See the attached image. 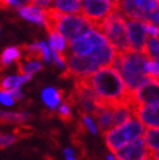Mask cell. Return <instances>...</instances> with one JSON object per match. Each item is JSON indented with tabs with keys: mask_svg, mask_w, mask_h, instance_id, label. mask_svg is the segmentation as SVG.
<instances>
[{
	"mask_svg": "<svg viewBox=\"0 0 159 160\" xmlns=\"http://www.w3.org/2000/svg\"><path fill=\"white\" fill-rule=\"evenodd\" d=\"M0 31H2V29H0Z\"/></svg>",
	"mask_w": 159,
	"mask_h": 160,
	"instance_id": "39",
	"label": "cell"
},
{
	"mask_svg": "<svg viewBox=\"0 0 159 160\" xmlns=\"http://www.w3.org/2000/svg\"><path fill=\"white\" fill-rule=\"evenodd\" d=\"M17 141H18V138L16 137L13 133L9 134V133H2L0 132V150L9 147L11 145H14Z\"/></svg>",
	"mask_w": 159,
	"mask_h": 160,
	"instance_id": "27",
	"label": "cell"
},
{
	"mask_svg": "<svg viewBox=\"0 0 159 160\" xmlns=\"http://www.w3.org/2000/svg\"><path fill=\"white\" fill-rule=\"evenodd\" d=\"M132 92V109L137 104L158 106L159 104V79L150 78Z\"/></svg>",
	"mask_w": 159,
	"mask_h": 160,
	"instance_id": "9",
	"label": "cell"
},
{
	"mask_svg": "<svg viewBox=\"0 0 159 160\" xmlns=\"http://www.w3.org/2000/svg\"><path fill=\"white\" fill-rule=\"evenodd\" d=\"M58 116L63 122L70 124L73 121V116H72V103H70L67 98L65 100L60 103V106L58 108Z\"/></svg>",
	"mask_w": 159,
	"mask_h": 160,
	"instance_id": "25",
	"label": "cell"
},
{
	"mask_svg": "<svg viewBox=\"0 0 159 160\" xmlns=\"http://www.w3.org/2000/svg\"><path fill=\"white\" fill-rule=\"evenodd\" d=\"M22 50V56L23 59H34V60H44V61H50V56L51 51L44 42H37L33 44H22L21 46Z\"/></svg>",
	"mask_w": 159,
	"mask_h": 160,
	"instance_id": "13",
	"label": "cell"
},
{
	"mask_svg": "<svg viewBox=\"0 0 159 160\" xmlns=\"http://www.w3.org/2000/svg\"><path fill=\"white\" fill-rule=\"evenodd\" d=\"M94 91L100 99V107L115 108L119 104H128L132 108V94L123 76L114 65L99 68L87 77Z\"/></svg>",
	"mask_w": 159,
	"mask_h": 160,
	"instance_id": "1",
	"label": "cell"
},
{
	"mask_svg": "<svg viewBox=\"0 0 159 160\" xmlns=\"http://www.w3.org/2000/svg\"><path fill=\"white\" fill-rule=\"evenodd\" d=\"M98 30H100L107 37L108 42L115 47L117 52H126L132 50L126 21L124 18V14L119 9L111 13L99 25Z\"/></svg>",
	"mask_w": 159,
	"mask_h": 160,
	"instance_id": "3",
	"label": "cell"
},
{
	"mask_svg": "<svg viewBox=\"0 0 159 160\" xmlns=\"http://www.w3.org/2000/svg\"><path fill=\"white\" fill-rule=\"evenodd\" d=\"M63 95H64L63 90L54 89V87H46V89H43V91H42V100L51 111H54L56 107L60 106Z\"/></svg>",
	"mask_w": 159,
	"mask_h": 160,
	"instance_id": "19",
	"label": "cell"
},
{
	"mask_svg": "<svg viewBox=\"0 0 159 160\" xmlns=\"http://www.w3.org/2000/svg\"><path fill=\"white\" fill-rule=\"evenodd\" d=\"M133 115L149 128H159V104L147 106L137 104L133 108Z\"/></svg>",
	"mask_w": 159,
	"mask_h": 160,
	"instance_id": "12",
	"label": "cell"
},
{
	"mask_svg": "<svg viewBox=\"0 0 159 160\" xmlns=\"http://www.w3.org/2000/svg\"><path fill=\"white\" fill-rule=\"evenodd\" d=\"M33 133H34L33 128L28 126V125H20V126H16L14 129H13V134H14L18 139L31 137V134H33Z\"/></svg>",
	"mask_w": 159,
	"mask_h": 160,
	"instance_id": "28",
	"label": "cell"
},
{
	"mask_svg": "<svg viewBox=\"0 0 159 160\" xmlns=\"http://www.w3.org/2000/svg\"><path fill=\"white\" fill-rule=\"evenodd\" d=\"M91 29H94L93 22L84 14L78 13H63L56 23V30L67 38L69 43Z\"/></svg>",
	"mask_w": 159,
	"mask_h": 160,
	"instance_id": "5",
	"label": "cell"
},
{
	"mask_svg": "<svg viewBox=\"0 0 159 160\" xmlns=\"http://www.w3.org/2000/svg\"><path fill=\"white\" fill-rule=\"evenodd\" d=\"M144 139L149 148L150 159H151V155L159 150V128H149L147 130H145Z\"/></svg>",
	"mask_w": 159,
	"mask_h": 160,
	"instance_id": "22",
	"label": "cell"
},
{
	"mask_svg": "<svg viewBox=\"0 0 159 160\" xmlns=\"http://www.w3.org/2000/svg\"><path fill=\"white\" fill-rule=\"evenodd\" d=\"M117 9L120 11L124 17L133 18V20H142L147 22V12L144 11L137 4L136 0H120Z\"/></svg>",
	"mask_w": 159,
	"mask_h": 160,
	"instance_id": "14",
	"label": "cell"
},
{
	"mask_svg": "<svg viewBox=\"0 0 159 160\" xmlns=\"http://www.w3.org/2000/svg\"><path fill=\"white\" fill-rule=\"evenodd\" d=\"M31 79L30 74H17V76H5L0 78V91H12L20 89L22 83Z\"/></svg>",
	"mask_w": 159,
	"mask_h": 160,
	"instance_id": "17",
	"label": "cell"
},
{
	"mask_svg": "<svg viewBox=\"0 0 159 160\" xmlns=\"http://www.w3.org/2000/svg\"><path fill=\"white\" fill-rule=\"evenodd\" d=\"M64 156H65L67 160H73V159H76V154H74L73 148H69V147L64 148Z\"/></svg>",
	"mask_w": 159,
	"mask_h": 160,
	"instance_id": "35",
	"label": "cell"
},
{
	"mask_svg": "<svg viewBox=\"0 0 159 160\" xmlns=\"http://www.w3.org/2000/svg\"><path fill=\"white\" fill-rule=\"evenodd\" d=\"M145 134V126L140 120L134 116L126 122L119 126H114L112 129L107 130L103 137H105L106 145L111 152H116V151L123 147L126 143H129L134 139H137Z\"/></svg>",
	"mask_w": 159,
	"mask_h": 160,
	"instance_id": "4",
	"label": "cell"
},
{
	"mask_svg": "<svg viewBox=\"0 0 159 160\" xmlns=\"http://www.w3.org/2000/svg\"><path fill=\"white\" fill-rule=\"evenodd\" d=\"M99 65L95 61L94 56L89 55H73L68 58L67 69L63 73V78H85L95 73Z\"/></svg>",
	"mask_w": 159,
	"mask_h": 160,
	"instance_id": "6",
	"label": "cell"
},
{
	"mask_svg": "<svg viewBox=\"0 0 159 160\" xmlns=\"http://www.w3.org/2000/svg\"><path fill=\"white\" fill-rule=\"evenodd\" d=\"M146 26H147V33L150 35L159 37V26L158 25H155V23H151V22H147Z\"/></svg>",
	"mask_w": 159,
	"mask_h": 160,
	"instance_id": "33",
	"label": "cell"
},
{
	"mask_svg": "<svg viewBox=\"0 0 159 160\" xmlns=\"http://www.w3.org/2000/svg\"><path fill=\"white\" fill-rule=\"evenodd\" d=\"M80 116H81V121L84 122L85 128H86V130L87 132H90L91 134H97L98 133V125H95L94 121H93V118L90 117L89 113H85V112H80Z\"/></svg>",
	"mask_w": 159,
	"mask_h": 160,
	"instance_id": "26",
	"label": "cell"
},
{
	"mask_svg": "<svg viewBox=\"0 0 159 160\" xmlns=\"http://www.w3.org/2000/svg\"><path fill=\"white\" fill-rule=\"evenodd\" d=\"M116 159L120 160H144L150 159V152L146 146L145 139L140 137L129 143H126L123 147L119 148L114 154Z\"/></svg>",
	"mask_w": 159,
	"mask_h": 160,
	"instance_id": "11",
	"label": "cell"
},
{
	"mask_svg": "<svg viewBox=\"0 0 159 160\" xmlns=\"http://www.w3.org/2000/svg\"><path fill=\"white\" fill-rule=\"evenodd\" d=\"M151 159H155V160H159V150L156 151V152H154L151 155Z\"/></svg>",
	"mask_w": 159,
	"mask_h": 160,
	"instance_id": "37",
	"label": "cell"
},
{
	"mask_svg": "<svg viewBox=\"0 0 159 160\" xmlns=\"http://www.w3.org/2000/svg\"><path fill=\"white\" fill-rule=\"evenodd\" d=\"M12 95H13V98L16 99V100H21L22 98H23V94L20 91V89H16V90H12V91H9Z\"/></svg>",
	"mask_w": 159,
	"mask_h": 160,
	"instance_id": "36",
	"label": "cell"
},
{
	"mask_svg": "<svg viewBox=\"0 0 159 160\" xmlns=\"http://www.w3.org/2000/svg\"><path fill=\"white\" fill-rule=\"evenodd\" d=\"M54 3L63 13H78L82 9V0H55Z\"/></svg>",
	"mask_w": 159,
	"mask_h": 160,
	"instance_id": "24",
	"label": "cell"
},
{
	"mask_svg": "<svg viewBox=\"0 0 159 160\" xmlns=\"http://www.w3.org/2000/svg\"><path fill=\"white\" fill-rule=\"evenodd\" d=\"M147 61L149 58L146 53L131 50L126 52H117L112 65L120 72L128 89L134 91L151 78L146 73Z\"/></svg>",
	"mask_w": 159,
	"mask_h": 160,
	"instance_id": "2",
	"label": "cell"
},
{
	"mask_svg": "<svg viewBox=\"0 0 159 160\" xmlns=\"http://www.w3.org/2000/svg\"><path fill=\"white\" fill-rule=\"evenodd\" d=\"M95 120H97L98 129L105 134L107 130L114 128V108L111 107H103L99 108L94 115Z\"/></svg>",
	"mask_w": 159,
	"mask_h": 160,
	"instance_id": "16",
	"label": "cell"
},
{
	"mask_svg": "<svg viewBox=\"0 0 159 160\" xmlns=\"http://www.w3.org/2000/svg\"><path fill=\"white\" fill-rule=\"evenodd\" d=\"M108 42L107 37L98 29H91L86 34L74 39L69 43L70 53L73 55H89L94 50H97L99 46Z\"/></svg>",
	"mask_w": 159,
	"mask_h": 160,
	"instance_id": "8",
	"label": "cell"
},
{
	"mask_svg": "<svg viewBox=\"0 0 159 160\" xmlns=\"http://www.w3.org/2000/svg\"><path fill=\"white\" fill-rule=\"evenodd\" d=\"M22 50L21 47H8L0 56V72H3L11 65L12 62H17L21 60Z\"/></svg>",
	"mask_w": 159,
	"mask_h": 160,
	"instance_id": "18",
	"label": "cell"
},
{
	"mask_svg": "<svg viewBox=\"0 0 159 160\" xmlns=\"http://www.w3.org/2000/svg\"><path fill=\"white\" fill-rule=\"evenodd\" d=\"M51 52H52V60H54V62L56 64L58 67H60V68H67L68 59H67L65 53H60V52L54 51V50H51Z\"/></svg>",
	"mask_w": 159,
	"mask_h": 160,
	"instance_id": "30",
	"label": "cell"
},
{
	"mask_svg": "<svg viewBox=\"0 0 159 160\" xmlns=\"http://www.w3.org/2000/svg\"><path fill=\"white\" fill-rule=\"evenodd\" d=\"M30 118V115L25 112H7L0 109V125L7 124H22Z\"/></svg>",
	"mask_w": 159,
	"mask_h": 160,
	"instance_id": "21",
	"label": "cell"
},
{
	"mask_svg": "<svg viewBox=\"0 0 159 160\" xmlns=\"http://www.w3.org/2000/svg\"><path fill=\"white\" fill-rule=\"evenodd\" d=\"M5 4L9 7H13V8H20V7H23V5H29L33 3V0H4Z\"/></svg>",
	"mask_w": 159,
	"mask_h": 160,
	"instance_id": "32",
	"label": "cell"
},
{
	"mask_svg": "<svg viewBox=\"0 0 159 160\" xmlns=\"http://www.w3.org/2000/svg\"><path fill=\"white\" fill-rule=\"evenodd\" d=\"M136 2L146 12H153L159 7V0H136Z\"/></svg>",
	"mask_w": 159,
	"mask_h": 160,
	"instance_id": "29",
	"label": "cell"
},
{
	"mask_svg": "<svg viewBox=\"0 0 159 160\" xmlns=\"http://www.w3.org/2000/svg\"><path fill=\"white\" fill-rule=\"evenodd\" d=\"M146 23H147L146 21L133 20V18H128V21H126L131 47L134 51L145 52L146 42H147V34H149Z\"/></svg>",
	"mask_w": 159,
	"mask_h": 160,
	"instance_id": "10",
	"label": "cell"
},
{
	"mask_svg": "<svg viewBox=\"0 0 159 160\" xmlns=\"http://www.w3.org/2000/svg\"><path fill=\"white\" fill-rule=\"evenodd\" d=\"M117 8L111 0H82V14L87 17L95 29Z\"/></svg>",
	"mask_w": 159,
	"mask_h": 160,
	"instance_id": "7",
	"label": "cell"
},
{
	"mask_svg": "<svg viewBox=\"0 0 159 160\" xmlns=\"http://www.w3.org/2000/svg\"><path fill=\"white\" fill-rule=\"evenodd\" d=\"M52 2H55V0H33L31 4H34L37 7H41V8H47V7H50V4Z\"/></svg>",
	"mask_w": 159,
	"mask_h": 160,
	"instance_id": "34",
	"label": "cell"
},
{
	"mask_svg": "<svg viewBox=\"0 0 159 160\" xmlns=\"http://www.w3.org/2000/svg\"><path fill=\"white\" fill-rule=\"evenodd\" d=\"M111 2H112V3L115 4V7L117 8V7H119V2H120V0H111Z\"/></svg>",
	"mask_w": 159,
	"mask_h": 160,
	"instance_id": "38",
	"label": "cell"
},
{
	"mask_svg": "<svg viewBox=\"0 0 159 160\" xmlns=\"http://www.w3.org/2000/svg\"><path fill=\"white\" fill-rule=\"evenodd\" d=\"M43 67L41 60H34V59H25V61H17V69L18 74H30L33 76L34 73L39 72Z\"/></svg>",
	"mask_w": 159,
	"mask_h": 160,
	"instance_id": "23",
	"label": "cell"
},
{
	"mask_svg": "<svg viewBox=\"0 0 159 160\" xmlns=\"http://www.w3.org/2000/svg\"><path fill=\"white\" fill-rule=\"evenodd\" d=\"M47 33H49L50 48L54 50V51H58L60 53H65L67 43H69L67 41V38L61 33H59L58 30H50V31H47Z\"/></svg>",
	"mask_w": 159,
	"mask_h": 160,
	"instance_id": "20",
	"label": "cell"
},
{
	"mask_svg": "<svg viewBox=\"0 0 159 160\" xmlns=\"http://www.w3.org/2000/svg\"><path fill=\"white\" fill-rule=\"evenodd\" d=\"M18 14L21 16L22 18H25L33 23H37V25H41V26H46V12H44V8L41 7H37L34 4H29V5H23L18 8Z\"/></svg>",
	"mask_w": 159,
	"mask_h": 160,
	"instance_id": "15",
	"label": "cell"
},
{
	"mask_svg": "<svg viewBox=\"0 0 159 160\" xmlns=\"http://www.w3.org/2000/svg\"><path fill=\"white\" fill-rule=\"evenodd\" d=\"M0 103L3 106H13L16 103V99L9 91H0Z\"/></svg>",
	"mask_w": 159,
	"mask_h": 160,
	"instance_id": "31",
	"label": "cell"
}]
</instances>
